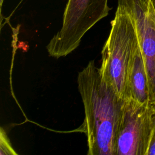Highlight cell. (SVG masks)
Wrapping results in <instances>:
<instances>
[{
  "label": "cell",
  "instance_id": "5b68a950",
  "mask_svg": "<svg viewBox=\"0 0 155 155\" xmlns=\"http://www.w3.org/2000/svg\"><path fill=\"white\" fill-rule=\"evenodd\" d=\"M132 19L147 72L149 101L155 105V10L150 0H118Z\"/></svg>",
  "mask_w": 155,
  "mask_h": 155
},
{
  "label": "cell",
  "instance_id": "6da1fadb",
  "mask_svg": "<svg viewBox=\"0 0 155 155\" xmlns=\"http://www.w3.org/2000/svg\"><path fill=\"white\" fill-rule=\"evenodd\" d=\"M78 85L85 111L88 155H115L125 100L102 79L91 61L78 73Z\"/></svg>",
  "mask_w": 155,
  "mask_h": 155
},
{
  "label": "cell",
  "instance_id": "52a82bcc",
  "mask_svg": "<svg viewBox=\"0 0 155 155\" xmlns=\"http://www.w3.org/2000/svg\"><path fill=\"white\" fill-rule=\"evenodd\" d=\"M0 133V154L17 155V153H16L13 148L10 140L3 128H1Z\"/></svg>",
  "mask_w": 155,
  "mask_h": 155
},
{
  "label": "cell",
  "instance_id": "3957f363",
  "mask_svg": "<svg viewBox=\"0 0 155 155\" xmlns=\"http://www.w3.org/2000/svg\"><path fill=\"white\" fill-rule=\"evenodd\" d=\"M110 9L108 0H68L62 27L46 47L48 54L59 58L71 53L86 32L106 17Z\"/></svg>",
  "mask_w": 155,
  "mask_h": 155
},
{
  "label": "cell",
  "instance_id": "7a4b0ae2",
  "mask_svg": "<svg viewBox=\"0 0 155 155\" xmlns=\"http://www.w3.org/2000/svg\"><path fill=\"white\" fill-rule=\"evenodd\" d=\"M111 26L110 35L101 51L99 70L104 81L125 101L130 99L129 71L139 39L132 19L119 4Z\"/></svg>",
  "mask_w": 155,
  "mask_h": 155
},
{
  "label": "cell",
  "instance_id": "9c48e42d",
  "mask_svg": "<svg viewBox=\"0 0 155 155\" xmlns=\"http://www.w3.org/2000/svg\"><path fill=\"white\" fill-rule=\"evenodd\" d=\"M150 1H151V4H152V5H153V7L155 10V0H150Z\"/></svg>",
  "mask_w": 155,
  "mask_h": 155
},
{
  "label": "cell",
  "instance_id": "30bf717a",
  "mask_svg": "<svg viewBox=\"0 0 155 155\" xmlns=\"http://www.w3.org/2000/svg\"><path fill=\"white\" fill-rule=\"evenodd\" d=\"M4 2V0H0V5H1V8H2V4Z\"/></svg>",
  "mask_w": 155,
  "mask_h": 155
},
{
  "label": "cell",
  "instance_id": "8992f818",
  "mask_svg": "<svg viewBox=\"0 0 155 155\" xmlns=\"http://www.w3.org/2000/svg\"><path fill=\"white\" fill-rule=\"evenodd\" d=\"M128 88L130 99L140 104L150 103L147 72L139 43L130 68Z\"/></svg>",
  "mask_w": 155,
  "mask_h": 155
},
{
  "label": "cell",
  "instance_id": "ba28073f",
  "mask_svg": "<svg viewBox=\"0 0 155 155\" xmlns=\"http://www.w3.org/2000/svg\"><path fill=\"white\" fill-rule=\"evenodd\" d=\"M152 130L150 142L147 152V155H155V105H153L152 112Z\"/></svg>",
  "mask_w": 155,
  "mask_h": 155
},
{
  "label": "cell",
  "instance_id": "277c9868",
  "mask_svg": "<svg viewBox=\"0 0 155 155\" xmlns=\"http://www.w3.org/2000/svg\"><path fill=\"white\" fill-rule=\"evenodd\" d=\"M153 105L124 101L115 155H147L152 130Z\"/></svg>",
  "mask_w": 155,
  "mask_h": 155
}]
</instances>
